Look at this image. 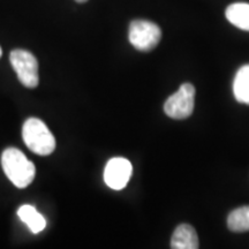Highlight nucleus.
Wrapping results in <instances>:
<instances>
[{"label": "nucleus", "mask_w": 249, "mask_h": 249, "mask_svg": "<svg viewBox=\"0 0 249 249\" xmlns=\"http://www.w3.org/2000/svg\"><path fill=\"white\" fill-rule=\"evenodd\" d=\"M133 173V166L126 158L116 157L107 161L104 170V181L111 189L120 191L128 183Z\"/></svg>", "instance_id": "6"}, {"label": "nucleus", "mask_w": 249, "mask_h": 249, "mask_svg": "<svg viewBox=\"0 0 249 249\" xmlns=\"http://www.w3.org/2000/svg\"><path fill=\"white\" fill-rule=\"evenodd\" d=\"M18 216L20 219L29 227V230L33 233H39L45 229L46 220L45 218L37 211L33 205L24 204L18 208Z\"/></svg>", "instance_id": "9"}, {"label": "nucleus", "mask_w": 249, "mask_h": 249, "mask_svg": "<svg viewBox=\"0 0 249 249\" xmlns=\"http://www.w3.org/2000/svg\"><path fill=\"white\" fill-rule=\"evenodd\" d=\"M22 138L30 151L39 156H49L55 149V139L48 126L37 118H29L23 124Z\"/></svg>", "instance_id": "2"}, {"label": "nucleus", "mask_w": 249, "mask_h": 249, "mask_svg": "<svg viewBox=\"0 0 249 249\" xmlns=\"http://www.w3.org/2000/svg\"><path fill=\"white\" fill-rule=\"evenodd\" d=\"M130 44L139 51L149 52L160 44L161 30L157 24L147 20H134L129 26Z\"/></svg>", "instance_id": "3"}, {"label": "nucleus", "mask_w": 249, "mask_h": 249, "mask_svg": "<svg viewBox=\"0 0 249 249\" xmlns=\"http://www.w3.org/2000/svg\"><path fill=\"white\" fill-rule=\"evenodd\" d=\"M227 226L235 233L249 231V205L233 210L227 218Z\"/></svg>", "instance_id": "11"}, {"label": "nucleus", "mask_w": 249, "mask_h": 249, "mask_svg": "<svg viewBox=\"0 0 249 249\" xmlns=\"http://www.w3.org/2000/svg\"><path fill=\"white\" fill-rule=\"evenodd\" d=\"M226 18L239 29L249 31V4L235 2L230 5L225 12Z\"/></svg>", "instance_id": "8"}, {"label": "nucleus", "mask_w": 249, "mask_h": 249, "mask_svg": "<svg viewBox=\"0 0 249 249\" xmlns=\"http://www.w3.org/2000/svg\"><path fill=\"white\" fill-rule=\"evenodd\" d=\"M9 60L18 79L24 87L36 88L38 86V62L31 52L20 49L13 50L9 55Z\"/></svg>", "instance_id": "4"}, {"label": "nucleus", "mask_w": 249, "mask_h": 249, "mask_svg": "<svg viewBox=\"0 0 249 249\" xmlns=\"http://www.w3.org/2000/svg\"><path fill=\"white\" fill-rule=\"evenodd\" d=\"M1 55H2V50L0 48V58H1Z\"/></svg>", "instance_id": "13"}, {"label": "nucleus", "mask_w": 249, "mask_h": 249, "mask_svg": "<svg viewBox=\"0 0 249 249\" xmlns=\"http://www.w3.org/2000/svg\"><path fill=\"white\" fill-rule=\"evenodd\" d=\"M77 2H86V1H88V0H76Z\"/></svg>", "instance_id": "12"}, {"label": "nucleus", "mask_w": 249, "mask_h": 249, "mask_svg": "<svg viewBox=\"0 0 249 249\" xmlns=\"http://www.w3.org/2000/svg\"><path fill=\"white\" fill-rule=\"evenodd\" d=\"M195 105V88L191 83H183L177 92L171 95L164 104L166 116L172 119H186L191 117Z\"/></svg>", "instance_id": "5"}, {"label": "nucleus", "mask_w": 249, "mask_h": 249, "mask_svg": "<svg viewBox=\"0 0 249 249\" xmlns=\"http://www.w3.org/2000/svg\"><path fill=\"white\" fill-rule=\"evenodd\" d=\"M233 93L239 103L249 105V65H245L236 71L233 81Z\"/></svg>", "instance_id": "10"}, {"label": "nucleus", "mask_w": 249, "mask_h": 249, "mask_svg": "<svg viewBox=\"0 0 249 249\" xmlns=\"http://www.w3.org/2000/svg\"><path fill=\"white\" fill-rule=\"evenodd\" d=\"M1 166L6 177L18 188H26L35 179V165L17 148L5 149L1 155Z\"/></svg>", "instance_id": "1"}, {"label": "nucleus", "mask_w": 249, "mask_h": 249, "mask_svg": "<svg viewBox=\"0 0 249 249\" xmlns=\"http://www.w3.org/2000/svg\"><path fill=\"white\" fill-rule=\"evenodd\" d=\"M171 248L173 249H197L198 236L195 229L189 224H181L173 232L171 239Z\"/></svg>", "instance_id": "7"}]
</instances>
